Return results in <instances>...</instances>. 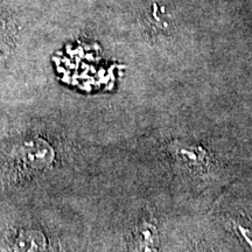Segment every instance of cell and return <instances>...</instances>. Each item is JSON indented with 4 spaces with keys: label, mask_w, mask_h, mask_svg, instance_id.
<instances>
[{
    "label": "cell",
    "mask_w": 252,
    "mask_h": 252,
    "mask_svg": "<svg viewBox=\"0 0 252 252\" xmlns=\"http://www.w3.org/2000/svg\"><path fill=\"white\" fill-rule=\"evenodd\" d=\"M14 252H47L45 236L37 231H23L17 238Z\"/></svg>",
    "instance_id": "cell-4"
},
{
    "label": "cell",
    "mask_w": 252,
    "mask_h": 252,
    "mask_svg": "<svg viewBox=\"0 0 252 252\" xmlns=\"http://www.w3.org/2000/svg\"><path fill=\"white\" fill-rule=\"evenodd\" d=\"M169 151L178 165L185 171L200 175L209 169V156L207 151H204L198 145L175 141L169 145Z\"/></svg>",
    "instance_id": "cell-2"
},
{
    "label": "cell",
    "mask_w": 252,
    "mask_h": 252,
    "mask_svg": "<svg viewBox=\"0 0 252 252\" xmlns=\"http://www.w3.org/2000/svg\"><path fill=\"white\" fill-rule=\"evenodd\" d=\"M235 228L237 229L239 236L244 239V242L248 244V247L252 250V230L241 224H235Z\"/></svg>",
    "instance_id": "cell-5"
},
{
    "label": "cell",
    "mask_w": 252,
    "mask_h": 252,
    "mask_svg": "<svg viewBox=\"0 0 252 252\" xmlns=\"http://www.w3.org/2000/svg\"><path fill=\"white\" fill-rule=\"evenodd\" d=\"M17 161L30 171H43L54 161V150L46 140L34 137L21 143L15 151Z\"/></svg>",
    "instance_id": "cell-1"
},
{
    "label": "cell",
    "mask_w": 252,
    "mask_h": 252,
    "mask_svg": "<svg viewBox=\"0 0 252 252\" xmlns=\"http://www.w3.org/2000/svg\"><path fill=\"white\" fill-rule=\"evenodd\" d=\"M133 252H159V236L152 220H141L133 231Z\"/></svg>",
    "instance_id": "cell-3"
}]
</instances>
